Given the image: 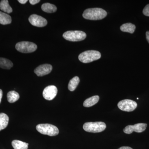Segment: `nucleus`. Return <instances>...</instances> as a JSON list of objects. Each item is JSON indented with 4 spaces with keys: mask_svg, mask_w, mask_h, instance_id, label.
Segmentation results:
<instances>
[{
    "mask_svg": "<svg viewBox=\"0 0 149 149\" xmlns=\"http://www.w3.org/2000/svg\"><path fill=\"white\" fill-rule=\"evenodd\" d=\"M107 12L101 8H88L84 11L83 17L89 20H101L107 16Z\"/></svg>",
    "mask_w": 149,
    "mask_h": 149,
    "instance_id": "f257e3e1",
    "label": "nucleus"
},
{
    "mask_svg": "<svg viewBox=\"0 0 149 149\" xmlns=\"http://www.w3.org/2000/svg\"><path fill=\"white\" fill-rule=\"evenodd\" d=\"M101 54L98 51L89 50L85 51L79 55L78 59L83 63H89L100 58Z\"/></svg>",
    "mask_w": 149,
    "mask_h": 149,
    "instance_id": "f03ea898",
    "label": "nucleus"
},
{
    "mask_svg": "<svg viewBox=\"0 0 149 149\" xmlns=\"http://www.w3.org/2000/svg\"><path fill=\"white\" fill-rule=\"evenodd\" d=\"M36 129L41 134L49 136H57L59 133V130L57 127L52 124H38L36 126Z\"/></svg>",
    "mask_w": 149,
    "mask_h": 149,
    "instance_id": "7ed1b4c3",
    "label": "nucleus"
},
{
    "mask_svg": "<svg viewBox=\"0 0 149 149\" xmlns=\"http://www.w3.org/2000/svg\"><path fill=\"white\" fill-rule=\"evenodd\" d=\"M83 128L86 132L100 133L106 129V125L103 122H87L83 125Z\"/></svg>",
    "mask_w": 149,
    "mask_h": 149,
    "instance_id": "20e7f679",
    "label": "nucleus"
},
{
    "mask_svg": "<svg viewBox=\"0 0 149 149\" xmlns=\"http://www.w3.org/2000/svg\"><path fill=\"white\" fill-rule=\"evenodd\" d=\"M63 37L65 40L71 42H78L85 40L86 33L81 31H68L65 32Z\"/></svg>",
    "mask_w": 149,
    "mask_h": 149,
    "instance_id": "39448f33",
    "label": "nucleus"
},
{
    "mask_svg": "<svg viewBox=\"0 0 149 149\" xmlns=\"http://www.w3.org/2000/svg\"><path fill=\"white\" fill-rule=\"evenodd\" d=\"M37 45L35 43L25 41L17 43L15 45L16 49L23 53L33 52L37 50Z\"/></svg>",
    "mask_w": 149,
    "mask_h": 149,
    "instance_id": "423d86ee",
    "label": "nucleus"
},
{
    "mask_svg": "<svg viewBox=\"0 0 149 149\" xmlns=\"http://www.w3.org/2000/svg\"><path fill=\"white\" fill-rule=\"evenodd\" d=\"M118 107L123 111L131 112L134 110L137 107L136 102L130 100H124L118 104Z\"/></svg>",
    "mask_w": 149,
    "mask_h": 149,
    "instance_id": "0eeeda50",
    "label": "nucleus"
},
{
    "mask_svg": "<svg viewBox=\"0 0 149 149\" xmlns=\"http://www.w3.org/2000/svg\"><path fill=\"white\" fill-rule=\"evenodd\" d=\"M146 123H139L134 125H129L123 129V132L126 134H130L133 132L136 133H142L146 129Z\"/></svg>",
    "mask_w": 149,
    "mask_h": 149,
    "instance_id": "6e6552de",
    "label": "nucleus"
},
{
    "mask_svg": "<svg viewBox=\"0 0 149 149\" xmlns=\"http://www.w3.org/2000/svg\"><path fill=\"white\" fill-rule=\"evenodd\" d=\"M29 21L32 25L37 27H44L47 24V21L45 18L36 14L30 15Z\"/></svg>",
    "mask_w": 149,
    "mask_h": 149,
    "instance_id": "1a4fd4ad",
    "label": "nucleus"
},
{
    "mask_svg": "<svg viewBox=\"0 0 149 149\" xmlns=\"http://www.w3.org/2000/svg\"><path fill=\"white\" fill-rule=\"evenodd\" d=\"M57 88L54 85H49L45 88L43 92L44 98L47 100H53L57 94Z\"/></svg>",
    "mask_w": 149,
    "mask_h": 149,
    "instance_id": "9d476101",
    "label": "nucleus"
},
{
    "mask_svg": "<svg viewBox=\"0 0 149 149\" xmlns=\"http://www.w3.org/2000/svg\"><path fill=\"white\" fill-rule=\"evenodd\" d=\"M52 70V66L50 64H42L36 68L34 70V72L37 76L41 77L49 74Z\"/></svg>",
    "mask_w": 149,
    "mask_h": 149,
    "instance_id": "9b49d317",
    "label": "nucleus"
},
{
    "mask_svg": "<svg viewBox=\"0 0 149 149\" xmlns=\"http://www.w3.org/2000/svg\"><path fill=\"white\" fill-rule=\"evenodd\" d=\"M99 100L100 97L99 96H93L85 100L83 103V106L86 107H90L93 106L98 102Z\"/></svg>",
    "mask_w": 149,
    "mask_h": 149,
    "instance_id": "f8f14e48",
    "label": "nucleus"
},
{
    "mask_svg": "<svg viewBox=\"0 0 149 149\" xmlns=\"http://www.w3.org/2000/svg\"><path fill=\"white\" fill-rule=\"evenodd\" d=\"M136 27L134 24L131 23H125L120 27V29L123 32H128L133 34L135 32Z\"/></svg>",
    "mask_w": 149,
    "mask_h": 149,
    "instance_id": "ddd939ff",
    "label": "nucleus"
},
{
    "mask_svg": "<svg viewBox=\"0 0 149 149\" xmlns=\"http://www.w3.org/2000/svg\"><path fill=\"white\" fill-rule=\"evenodd\" d=\"M9 117L4 113H0V131L6 128L8 125Z\"/></svg>",
    "mask_w": 149,
    "mask_h": 149,
    "instance_id": "4468645a",
    "label": "nucleus"
},
{
    "mask_svg": "<svg viewBox=\"0 0 149 149\" xmlns=\"http://www.w3.org/2000/svg\"><path fill=\"white\" fill-rule=\"evenodd\" d=\"M41 8L43 11L48 13H53L55 12L57 10L56 7L54 5L50 3H45L42 5Z\"/></svg>",
    "mask_w": 149,
    "mask_h": 149,
    "instance_id": "2eb2a0df",
    "label": "nucleus"
},
{
    "mask_svg": "<svg viewBox=\"0 0 149 149\" xmlns=\"http://www.w3.org/2000/svg\"><path fill=\"white\" fill-rule=\"evenodd\" d=\"M12 19L10 15L3 12L0 11V24L3 25L11 23Z\"/></svg>",
    "mask_w": 149,
    "mask_h": 149,
    "instance_id": "dca6fc26",
    "label": "nucleus"
},
{
    "mask_svg": "<svg viewBox=\"0 0 149 149\" xmlns=\"http://www.w3.org/2000/svg\"><path fill=\"white\" fill-rule=\"evenodd\" d=\"M0 9L4 12L8 13H11L13 9L9 4L8 0H3L0 3Z\"/></svg>",
    "mask_w": 149,
    "mask_h": 149,
    "instance_id": "f3484780",
    "label": "nucleus"
},
{
    "mask_svg": "<svg viewBox=\"0 0 149 149\" xmlns=\"http://www.w3.org/2000/svg\"><path fill=\"white\" fill-rule=\"evenodd\" d=\"M12 145L14 149H27L28 144L18 140H14L12 142Z\"/></svg>",
    "mask_w": 149,
    "mask_h": 149,
    "instance_id": "a211bd4d",
    "label": "nucleus"
},
{
    "mask_svg": "<svg viewBox=\"0 0 149 149\" xmlns=\"http://www.w3.org/2000/svg\"><path fill=\"white\" fill-rule=\"evenodd\" d=\"M13 65V63L9 60L3 58H0V67L1 68L10 69Z\"/></svg>",
    "mask_w": 149,
    "mask_h": 149,
    "instance_id": "6ab92c4d",
    "label": "nucleus"
},
{
    "mask_svg": "<svg viewBox=\"0 0 149 149\" xmlns=\"http://www.w3.org/2000/svg\"><path fill=\"white\" fill-rule=\"evenodd\" d=\"M80 83V79L77 76H75L69 81L68 83V89L70 91H73L75 90Z\"/></svg>",
    "mask_w": 149,
    "mask_h": 149,
    "instance_id": "aec40b11",
    "label": "nucleus"
},
{
    "mask_svg": "<svg viewBox=\"0 0 149 149\" xmlns=\"http://www.w3.org/2000/svg\"><path fill=\"white\" fill-rule=\"evenodd\" d=\"M19 95L17 92L15 91H11L7 94L8 101L10 103H14L18 100Z\"/></svg>",
    "mask_w": 149,
    "mask_h": 149,
    "instance_id": "412c9836",
    "label": "nucleus"
},
{
    "mask_svg": "<svg viewBox=\"0 0 149 149\" xmlns=\"http://www.w3.org/2000/svg\"><path fill=\"white\" fill-rule=\"evenodd\" d=\"M143 13L146 16L149 17V4L147 5L143 10Z\"/></svg>",
    "mask_w": 149,
    "mask_h": 149,
    "instance_id": "4be33fe9",
    "label": "nucleus"
},
{
    "mask_svg": "<svg viewBox=\"0 0 149 149\" xmlns=\"http://www.w3.org/2000/svg\"><path fill=\"white\" fill-rule=\"evenodd\" d=\"M40 0H29V3L32 5L36 4L40 2Z\"/></svg>",
    "mask_w": 149,
    "mask_h": 149,
    "instance_id": "5701e85b",
    "label": "nucleus"
},
{
    "mask_svg": "<svg viewBox=\"0 0 149 149\" xmlns=\"http://www.w3.org/2000/svg\"><path fill=\"white\" fill-rule=\"evenodd\" d=\"M18 1L22 4H24L26 3L28 1L27 0H18Z\"/></svg>",
    "mask_w": 149,
    "mask_h": 149,
    "instance_id": "b1692460",
    "label": "nucleus"
},
{
    "mask_svg": "<svg viewBox=\"0 0 149 149\" xmlns=\"http://www.w3.org/2000/svg\"><path fill=\"white\" fill-rule=\"evenodd\" d=\"M146 39L148 41V42L149 44V31H147L146 33Z\"/></svg>",
    "mask_w": 149,
    "mask_h": 149,
    "instance_id": "393cba45",
    "label": "nucleus"
},
{
    "mask_svg": "<svg viewBox=\"0 0 149 149\" xmlns=\"http://www.w3.org/2000/svg\"><path fill=\"white\" fill-rule=\"evenodd\" d=\"M118 149H133L132 148H130V147H127V146H123L121 147L120 148H119Z\"/></svg>",
    "mask_w": 149,
    "mask_h": 149,
    "instance_id": "a878e982",
    "label": "nucleus"
},
{
    "mask_svg": "<svg viewBox=\"0 0 149 149\" xmlns=\"http://www.w3.org/2000/svg\"><path fill=\"white\" fill-rule=\"evenodd\" d=\"M3 97V91L1 89H0V103L1 101L2 98Z\"/></svg>",
    "mask_w": 149,
    "mask_h": 149,
    "instance_id": "bb28decb",
    "label": "nucleus"
},
{
    "mask_svg": "<svg viewBox=\"0 0 149 149\" xmlns=\"http://www.w3.org/2000/svg\"><path fill=\"white\" fill-rule=\"evenodd\" d=\"M137 100H139V98H137Z\"/></svg>",
    "mask_w": 149,
    "mask_h": 149,
    "instance_id": "cd10ccee",
    "label": "nucleus"
}]
</instances>
